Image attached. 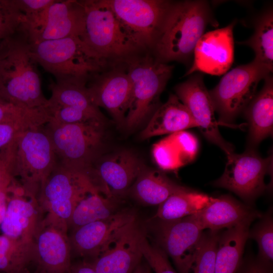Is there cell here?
Listing matches in <instances>:
<instances>
[{
	"label": "cell",
	"mask_w": 273,
	"mask_h": 273,
	"mask_svg": "<svg viewBox=\"0 0 273 273\" xmlns=\"http://www.w3.org/2000/svg\"><path fill=\"white\" fill-rule=\"evenodd\" d=\"M212 24L218 25L208 2L171 1L153 47L156 58L191 66L196 46Z\"/></svg>",
	"instance_id": "cell-1"
},
{
	"label": "cell",
	"mask_w": 273,
	"mask_h": 273,
	"mask_svg": "<svg viewBox=\"0 0 273 273\" xmlns=\"http://www.w3.org/2000/svg\"><path fill=\"white\" fill-rule=\"evenodd\" d=\"M0 99L28 108L48 103L30 43L21 30L0 41Z\"/></svg>",
	"instance_id": "cell-2"
},
{
	"label": "cell",
	"mask_w": 273,
	"mask_h": 273,
	"mask_svg": "<svg viewBox=\"0 0 273 273\" xmlns=\"http://www.w3.org/2000/svg\"><path fill=\"white\" fill-rule=\"evenodd\" d=\"M44 125L21 132L0 155V159L25 195L35 199L57 163L53 147Z\"/></svg>",
	"instance_id": "cell-3"
},
{
	"label": "cell",
	"mask_w": 273,
	"mask_h": 273,
	"mask_svg": "<svg viewBox=\"0 0 273 273\" xmlns=\"http://www.w3.org/2000/svg\"><path fill=\"white\" fill-rule=\"evenodd\" d=\"M30 49L37 64L53 75L57 82L86 83L107 65V60L77 36L30 43Z\"/></svg>",
	"instance_id": "cell-4"
},
{
	"label": "cell",
	"mask_w": 273,
	"mask_h": 273,
	"mask_svg": "<svg viewBox=\"0 0 273 273\" xmlns=\"http://www.w3.org/2000/svg\"><path fill=\"white\" fill-rule=\"evenodd\" d=\"M105 121L58 124L48 122L44 128L53 145L57 162L70 170L87 175L102 156Z\"/></svg>",
	"instance_id": "cell-5"
},
{
	"label": "cell",
	"mask_w": 273,
	"mask_h": 273,
	"mask_svg": "<svg viewBox=\"0 0 273 273\" xmlns=\"http://www.w3.org/2000/svg\"><path fill=\"white\" fill-rule=\"evenodd\" d=\"M125 60L132 90L124 125L138 126L160 106V96L170 79L173 65L161 62L147 55Z\"/></svg>",
	"instance_id": "cell-6"
},
{
	"label": "cell",
	"mask_w": 273,
	"mask_h": 273,
	"mask_svg": "<svg viewBox=\"0 0 273 273\" xmlns=\"http://www.w3.org/2000/svg\"><path fill=\"white\" fill-rule=\"evenodd\" d=\"M96 190H99L87 175L70 170L57 162L37 200L44 218L68 230L69 219L78 202Z\"/></svg>",
	"instance_id": "cell-7"
},
{
	"label": "cell",
	"mask_w": 273,
	"mask_h": 273,
	"mask_svg": "<svg viewBox=\"0 0 273 273\" xmlns=\"http://www.w3.org/2000/svg\"><path fill=\"white\" fill-rule=\"evenodd\" d=\"M84 25L80 36L100 57L123 58L141 50L123 29L104 0L81 1Z\"/></svg>",
	"instance_id": "cell-8"
},
{
	"label": "cell",
	"mask_w": 273,
	"mask_h": 273,
	"mask_svg": "<svg viewBox=\"0 0 273 273\" xmlns=\"http://www.w3.org/2000/svg\"><path fill=\"white\" fill-rule=\"evenodd\" d=\"M254 60L238 66L225 73L209 91L220 124L231 126L256 95L259 82L270 74Z\"/></svg>",
	"instance_id": "cell-9"
},
{
	"label": "cell",
	"mask_w": 273,
	"mask_h": 273,
	"mask_svg": "<svg viewBox=\"0 0 273 273\" xmlns=\"http://www.w3.org/2000/svg\"><path fill=\"white\" fill-rule=\"evenodd\" d=\"M226 158L224 171L213 186L227 189L252 204L267 189L264 178L272 172V156L262 158L255 149L247 148L241 154L233 152Z\"/></svg>",
	"instance_id": "cell-10"
},
{
	"label": "cell",
	"mask_w": 273,
	"mask_h": 273,
	"mask_svg": "<svg viewBox=\"0 0 273 273\" xmlns=\"http://www.w3.org/2000/svg\"><path fill=\"white\" fill-rule=\"evenodd\" d=\"M104 1L140 49L154 47L171 1Z\"/></svg>",
	"instance_id": "cell-11"
},
{
	"label": "cell",
	"mask_w": 273,
	"mask_h": 273,
	"mask_svg": "<svg viewBox=\"0 0 273 273\" xmlns=\"http://www.w3.org/2000/svg\"><path fill=\"white\" fill-rule=\"evenodd\" d=\"M81 1L54 0L40 13L25 20L20 27L30 43L80 36L84 30Z\"/></svg>",
	"instance_id": "cell-12"
},
{
	"label": "cell",
	"mask_w": 273,
	"mask_h": 273,
	"mask_svg": "<svg viewBox=\"0 0 273 273\" xmlns=\"http://www.w3.org/2000/svg\"><path fill=\"white\" fill-rule=\"evenodd\" d=\"M175 95L186 107L205 138L228 155L234 152V147L221 135L219 122L215 116L214 107L200 73L192 75L174 87Z\"/></svg>",
	"instance_id": "cell-13"
},
{
	"label": "cell",
	"mask_w": 273,
	"mask_h": 273,
	"mask_svg": "<svg viewBox=\"0 0 273 273\" xmlns=\"http://www.w3.org/2000/svg\"><path fill=\"white\" fill-rule=\"evenodd\" d=\"M157 220L156 245L171 258L178 273H191L203 230L192 215L170 221Z\"/></svg>",
	"instance_id": "cell-14"
},
{
	"label": "cell",
	"mask_w": 273,
	"mask_h": 273,
	"mask_svg": "<svg viewBox=\"0 0 273 273\" xmlns=\"http://www.w3.org/2000/svg\"><path fill=\"white\" fill-rule=\"evenodd\" d=\"M135 222L133 214L120 211L72 230L68 235L71 254L93 260Z\"/></svg>",
	"instance_id": "cell-15"
},
{
	"label": "cell",
	"mask_w": 273,
	"mask_h": 273,
	"mask_svg": "<svg viewBox=\"0 0 273 273\" xmlns=\"http://www.w3.org/2000/svg\"><path fill=\"white\" fill-rule=\"evenodd\" d=\"M143 166L132 152L122 150L101 156L94 164L88 176L100 192L112 197L128 191Z\"/></svg>",
	"instance_id": "cell-16"
},
{
	"label": "cell",
	"mask_w": 273,
	"mask_h": 273,
	"mask_svg": "<svg viewBox=\"0 0 273 273\" xmlns=\"http://www.w3.org/2000/svg\"><path fill=\"white\" fill-rule=\"evenodd\" d=\"M234 21L227 26L204 34L195 49L191 66L184 76L197 71L213 75L225 73L234 58Z\"/></svg>",
	"instance_id": "cell-17"
},
{
	"label": "cell",
	"mask_w": 273,
	"mask_h": 273,
	"mask_svg": "<svg viewBox=\"0 0 273 273\" xmlns=\"http://www.w3.org/2000/svg\"><path fill=\"white\" fill-rule=\"evenodd\" d=\"M90 79L86 86L93 103L106 109L117 122L124 124L132 90L126 69L115 67Z\"/></svg>",
	"instance_id": "cell-18"
},
{
	"label": "cell",
	"mask_w": 273,
	"mask_h": 273,
	"mask_svg": "<svg viewBox=\"0 0 273 273\" xmlns=\"http://www.w3.org/2000/svg\"><path fill=\"white\" fill-rule=\"evenodd\" d=\"M68 230L43 218L33 241L37 270L45 273H69L71 251Z\"/></svg>",
	"instance_id": "cell-19"
},
{
	"label": "cell",
	"mask_w": 273,
	"mask_h": 273,
	"mask_svg": "<svg viewBox=\"0 0 273 273\" xmlns=\"http://www.w3.org/2000/svg\"><path fill=\"white\" fill-rule=\"evenodd\" d=\"M44 215L37 199L25 195L15 180L9 187V199L4 219L0 225L2 234L26 241H33Z\"/></svg>",
	"instance_id": "cell-20"
},
{
	"label": "cell",
	"mask_w": 273,
	"mask_h": 273,
	"mask_svg": "<svg viewBox=\"0 0 273 273\" xmlns=\"http://www.w3.org/2000/svg\"><path fill=\"white\" fill-rule=\"evenodd\" d=\"M144 234L135 222L88 262L97 273H132L143 257L141 241Z\"/></svg>",
	"instance_id": "cell-21"
},
{
	"label": "cell",
	"mask_w": 273,
	"mask_h": 273,
	"mask_svg": "<svg viewBox=\"0 0 273 273\" xmlns=\"http://www.w3.org/2000/svg\"><path fill=\"white\" fill-rule=\"evenodd\" d=\"M263 215L233 197L223 195L211 197L204 208L192 216L203 231H220L238 225L250 226Z\"/></svg>",
	"instance_id": "cell-22"
},
{
	"label": "cell",
	"mask_w": 273,
	"mask_h": 273,
	"mask_svg": "<svg viewBox=\"0 0 273 273\" xmlns=\"http://www.w3.org/2000/svg\"><path fill=\"white\" fill-rule=\"evenodd\" d=\"M259 92L255 95L243 112L248 121V148L255 147L273 132V77L264 79Z\"/></svg>",
	"instance_id": "cell-23"
},
{
	"label": "cell",
	"mask_w": 273,
	"mask_h": 273,
	"mask_svg": "<svg viewBox=\"0 0 273 273\" xmlns=\"http://www.w3.org/2000/svg\"><path fill=\"white\" fill-rule=\"evenodd\" d=\"M192 127H197V125L189 111L175 94H170L153 113L140 138L146 140Z\"/></svg>",
	"instance_id": "cell-24"
},
{
	"label": "cell",
	"mask_w": 273,
	"mask_h": 273,
	"mask_svg": "<svg viewBox=\"0 0 273 273\" xmlns=\"http://www.w3.org/2000/svg\"><path fill=\"white\" fill-rule=\"evenodd\" d=\"M197 150L196 138L184 130L170 134L155 144L152 155L159 168L173 170L193 159Z\"/></svg>",
	"instance_id": "cell-25"
},
{
	"label": "cell",
	"mask_w": 273,
	"mask_h": 273,
	"mask_svg": "<svg viewBox=\"0 0 273 273\" xmlns=\"http://www.w3.org/2000/svg\"><path fill=\"white\" fill-rule=\"evenodd\" d=\"M161 171L144 166L130 187L132 196L148 205H159L172 194L187 190Z\"/></svg>",
	"instance_id": "cell-26"
},
{
	"label": "cell",
	"mask_w": 273,
	"mask_h": 273,
	"mask_svg": "<svg viewBox=\"0 0 273 273\" xmlns=\"http://www.w3.org/2000/svg\"><path fill=\"white\" fill-rule=\"evenodd\" d=\"M51 96L48 99L47 111L69 108L83 111L98 120L105 121L99 108L89 96L84 82H53L50 85Z\"/></svg>",
	"instance_id": "cell-27"
},
{
	"label": "cell",
	"mask_w": 273,
	"mask_h": 273,
	"mask_svg": "<svg viewBox=\"0 0 273 273\" xmlns=\"http://www.w3.org/2000/svg\"><path fill=\"white\" fill-rule=\"evenodd\" d=\"M249 226L238 225L220 233L214 273H236L242 261Z\"/></svg>",
	"instance_id": "cell-28"
},
{
	"label": "cell",
	"mask_w": 273,
	"mask_h": 273,
	"mask_svg": "<svg viewBox=\"0 0 273 273\" xmlns=\"http://www.w3.org/2000/svg\"><path fill=\"white\" fill-rule=\"evenodd\" d=\"M211 199L190 189L175 193L158 205L154 218L170 221L193 215L204 208Z\"/></svg>",
	"instance_id": "cell-29"
},
{
	"label": "cell",
	"mask_w": 273,
	"mask_h": 273,
	"mask_svg": "<svg viewBox=\"0 0 273 273\" xmlns=\"http://www.w3.org/2000/svg\"><path fill=\"white\" fill-rule=\"evenodd\" d=\"M35 261L33 241L0 235V273H27Z\"/></svg>",
	"instance_id": "cell-30"
},
{
	"label": "cell",
	"mask_w": 273,
	"mask_h": 273,
	"mask_svg": "<svg viewBox=\"0 0 273 273\" xmlns=\"http://www.w3.org/2000/svg\"><path fill=\"white\" fill-rule=\"evenodd\" d=\"M96 190L85 194L78 202L69 219L68 230L106 219L115 213L112 197L103 196Z\"/></svg>",
	"instance_id": "cell-31"
},
{
	"label": "cell",
	"mask_w": 273,
	"mask_h": 273,
	"mask_svg": "<svg viewBox=\"0 0 273 273\" xmlns=\"http://www.w3.org/2000/svg\"><path fill=\"white\" fill-rule=\"evenodd\" d=\"M251 48L254 52V61L267 68L273 70V13L268 9L256 19L254 31L248 39L238 42Z\"/></svg>",
	"instance_id": "cell-32"
},
{
	"label": "cell",
	"mask_w": 273,
	"mask_h": 273,
	"mask_svg": "<svg viewBox=\"0 0 273 273\" xmlns=\"http://www.w3.org/2000/svg\"><path fill=\"white\" fill-rule=\"evenodd\" d=\"M220 231L203 232L194 256L191 273H214Z\"/></svg>",
	"instance_id": "cell-33"
},
{
	"label": "cell",
	"mask_w": 273,
	"mask_h": 273,
	"mask_svg": "<svg viewBox=\"0 0 273 273\" xmlns=\"http://www.w3.org/2000/svg\"><path fill=\"white\" fill-rule=\"evenodd\" d=\"M50 120L47 110L31 116L0 122V155L19 133L44 125Z\"/></svg>",
	"instance_id": "cell-34"
},
{
	"label": "cell",
	"mask_w": 273,
	"mask_h": 273,
	"mask_svg": "<svg viewBox=\"0 0 273 273\" xmlns=\"http://www.w3.org/2000/svg\"><path fill=\"white\" fill-rule=\"evenodd\" d=\"M270 210L249 230L248 239L255 240L258 247V258L267 263L273 260V218Z\"/></svg>",
	"instance_id": "cell-35"
},
{
	"label": "cell",
	"mask_w": 273,
	"mask_h": 273,
	"mask_svg": "<svg viewBox=\"0 0 273 273\" xmlns=\"http://www.w3.org/2000/svg\"><path fill=\"white\" fill-rule=\"evenodd\" d=\"M23 19L15 0H0V41L19 30Z\"/></svg>",
	"instance_id": "cell-36"
},
{
	"label": "cell",
	"mask_w": 273,
	"mask_h": 273,
	"mask_svg": "<svg viewBox=\"0 0 273 273\" xmlns=\"http://www.w3.org/2000/svg\"><path fill=\"white\" fill-rule=\"evenodd\" d=\"M143 257L155 273H176L166 253L156 244L150 243L144 234L141 241Z\"/></svg>",
	"instance_id": "cell-37"
},
{
	"label": "cell",
	"mask_w": 273,
	"mask_h": 273,
	"mask_svg": "<svg viewBox=\"0 0 273 273\" xmlns=\"http://www.w3.org/2000/svg\"><path fill=\"white\" fill-rule=\"evenodd\" d=\"M38 111V108L19 107L0 99V122L33 115Z\"/></svg>",
	"instance_id": "cell-38"
},
{
	"label": "cell",
	"mask_w": 273,
	"mask_h": 273,
	"mask_svg": "<svg viewBox=\"0 0 273 273\" xmlns=\"http://www.w3.org/2000/svg\"><path fill=\"white\" fill-rule=\"evenodd\" d=\"M54 1V0H15L18 8L23 15V22L41 12Z\"/></svg>",
	"instance_id": "cell-39"
},
{
	"label": "cell",
	"mask_w": 273,
	"mask_h": 273,
	"mask_svg": "<svg viewBox=\"0 0 273 273\" xmlns=\"http://www.w3.org/2000/svg\"><path fill=\"white\" fill-rule=\"evenodd\" d=\"M271 264L258 257L242 260L236 273H272Z\"/></svg>",
	"instance_id": "cell-40"
},
{
	"label": "cell",
	"mask_w": 273,
	"mask_h": 273,
	"mask_svg": "<svg viewBox=\"0 0 273 273\" xmlns=\"http://www.w3.org/2000/svg\"><path fill=\"white\" fill-rule=\"evenodd\" d=\"M10 185L0 188V225L4 219L7 211Z\"/></svg>",
	"instance_id": "cell-41"
},
{
	"label": "cell",
	"mask_w": 273,
	"mask_h": 273,
	"mask_svg": "<svg viewBox=\"0 0 273 273\" xmlns=\"http://www.w3.org/2000/svg\"><path fill=\"white\" fill-rule=\"evenodd\" d=\"M69 273H97L88 261L71 264Z\"/></svg>",
	"instance_id": "cell-42"
},
{
	"label": "cell",
	"mask_w": 273,
	"mask_h": 273,
	"mask_svg": "<svg viewBox=\"0 0 273 273\" xmlns=\"http://www.w3.org/2000/svg\"><path fill=\"white\" fill-rule=\"evenodd\" d=\"M13 179L5 163L0 159V188L10 185Z\"/></svg>",
	"instance_id": "cell-43"
},
{
	"label": "cell",
	"mask_w": 273,
	"mask_h": 273,
	"mask_svg": "<svg viewBox=\"0 0 273 273\" xmlns=\"http://www.w3.org/2000/svg\"><path fill=\"white\" fill-rule=\"evenodd\" d=\"M132 273H150V267L141 262Z\"/></svg>",
	"instance_id": "cell-44"
},
{
	"label": "cell",
	"mask_w": 273,
	"mask_h": 273,
	"mask_svg": "<svg viewBox=\"0 0 273 273\" xmlns=\"http://www.w3.org/2000/svg\"><path fill=\"white\" fill-rule=\"evenodd\" d=\"M36 273H45V272H43L42 271H39V270H37Z\"/></svg>",
	"instance_id": "cell-45"
}]
</instances>
